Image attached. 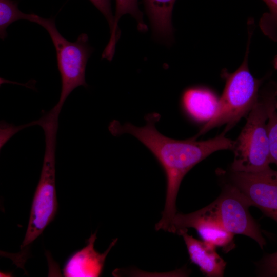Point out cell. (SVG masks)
<instances>
[{"label":"cell","instance_id":"8992f818","mask_svg":"<svg viewBox=\"0 0 277 277\" xmlns=\"http://www.w3.org/2000/svg\"><path fill=\"white\" fill-rule=\"evenodd\" d=\"M210 206L228 231L233 234L250 237L263 248L266 241L248 210L253 205L236 187L231 184L227 185L221 195Z\"/></svg>","mask_w":277,"mask_h":277},{"label":"cell","instance_id":"7a4b0ae2","mask_svg":"<svg viewBox=\"0 0 277 277\" xmlns=\"http://www.w3.org/2000/svg\"><path fill=\"white\" fill-rule=\"evenodd\" d=\"M277 108V83L270 81L260 89L258 100L247 115L246 123L231 150L232 171L260 172L271 164L267 122L271 111Z\"/></svg>","mask_w":277,"mask_h":277},{"label":"cell","instance_id":"6da1fadb","mask_svg":"<svg viewBox=\"0 0 277 277\" xmlns=\"http://www.w3.org/2000/svg\"><path fill=\"white\" fill-rule=\"evenodd\" d=\"M161 118L156 112L148 114L142 127L130 123L121 125L113 120L109 126L112 135L130 134L139 140L153 155L163 168L166 179V195L162 216L155 225L156 230L170 232L176 214V200L185 175L196 164L214 152L231 150L233 141L222 132L214 138L197 141L192 138L180 140L168 137L156 128Z\"/></svg>","mask_w":277,"mask_h":277},{"label":"cell","instance_id":"4fadbf2b","mask_svg":"<svg viewBox=\"0 0 277 277\" xmlns=\"http://www.w3.org/2000/svg\"><path fill=\"white\" fill-rule=\"evenodd\" d=\"M115 12L114 15V27L106 48L109 51H114L115 45L120 36L118 22L120 18L125 14L131 15L136 21L137 28L141 31L147 29V26L143 19V14L140 11L137 0H115Z\"/></svg>","mask_w":277,"mask_h":277},{"label":"cell","instance_id":"d6986e66","mask_svg":"<svg viewBox=\"0 0 277 277\" xmlns=\"http://www.w3.org/2000/svg\"><path fill=\"white\" fill-rule=\"evenodd\" d=\"M273 65L274 66V68L277 70V54L275 55L273 61Z\"/></svg>","mask_w":277,"mask_h":277},{"label":"cell","instance_id":"3957f363","mask_svg":"<svg viewBox=\"0 0 277 277\" xmlns=\"http://www.w3.org/2000/svg\"><path fill=\"white\" fill-rule=\"evenodd\" d=\"M252 32V26H248L246 51L240 66L232 73H229L225 69L222 71L221 75L225 81V85L216 110L194 136L195 138L224 125L226 127L223 132L226 134L241 118L248 115L256 103L264 79L254 77L248 68V57Z\"/></svg>","mask_w":277,"mask_h":277},{"label":"cell","instance_id":"9c48e42d","mask_svg":"<svg viewBox=\"0 0 277 277\" xmlns=\"http://www.w3.org/2000/svg\"><path fill=\"white\" fill-rule=\"evenodd\" d=\"M96 239V233L91 234L87 245L67 260L63 269L65 276L96 277L101 274L106 258L117 239L110 244L103 253H100L95 250L94 244Z\"/></svg>","mask_w":277,"mask_h":277},{"label":"cell","instance_id":"ac0fdd59","mask_svg":"<svg viewBox=\"0 0 277 277\" xmlns=\"http://www.w3.org/2000/svg\"><path fill=\"white\" fill-rule=\"evenodd\" d=\"M104 16L109 26L110 33L113 29L114 16L111 9V0H89Z\"/></svg>","mask_w":277,"mask_h":277},{"label":"cell","instance_id":"30bf717a","mask_svg":"<svg viewBox=\"0 0 277 277\" xmlns=\"http://www.w3.org/2000/svg\"><path fill=\"white\" fill-rule=\"evenodd\" d=\"M181 235L186 244L192 263L210 277L223 276L226 263L216 251V247L199 241L188 233L187 229L176 232Z\"/></svg>","mask_w":277,"mask_h":277},{"label":"cell","instance_id":"8fae6325","mask_svg":"<svg viewBox=\"0 0 277 277\" xmlns=\"http://www.w3.org/2000/svg\"><path fill=\"white\" fill-rule=\"evenodd\" d=\"M219 101L210 89L196 86L183 92L181 103L184 112L190 119L197 123H206L214 114Z\"/></svg>","mask_w":277,"mask_h":277},{"label":"cell","instance_id":"7c38bea8","mask_svg":"<svg viewBox=\"0 0 277 277\" xmlns=\"http://www.w3.org/2000/svg\"><path fill=\"white\" fill-rule=\"evenodd\" d=\"M176 0H143L153 35L159 41L169 44L173 37L172 13Z\"/></svg>","mask_w":277,"mask_h":277},{"label":"cell","instance_id":"9a60e30c","mask_svg":"<svg viewBox=\"0 0 277 277\" xmlns=\"http://www.w3.org/2000/svg\"><path fill=\"white\" fill-rule=\"evenodd\" d=\"M269 11L264 14L259 22L260 29L269 38L277 41V0H263Z\"/></svg>","mask_w":277,"mask_h":277},{"label":"cell","instance_id":"2e32d148","mask_svg":"<svg viewBox=\"0 0 277 277\" xmlns=\"http://www.w3.org/2000/svg\"><path fill=\"white\" fill-rule=\"evenodd\" d=\"M277 108L270 112L267 129L269 144V152L271 163L277 166Z\"/></svg>","mask_w":277,"mask_h":277},{"label":"cell","instance_id":"e0dca14e","mask_svg":"<svg viewBox=\"0 0 277 277\" xmlns=\"http://www.w3.org/2000/svg\"><path fill=\"white\" fill-rule=\"evenodd\" d=\"M260 272L262 276H277V251L266 255L260 263Z\"/></svg>","mask_w":277,"mask_h":277},{"label":"cell","instance_id":"ba28073f","mask_svg":"<svg viewBox=\"0 0 277 277\" xmlns=\"http://www.w3.org/2000/svg\"><path fill=\"white\" fill-rule=\"evenodd\" d=\"M193 228L202 241L215 247L229 251L234 246V234L228 231L217 218L210 205L188 214L176 213L173 220L170 232Z\"/></svg>","mask_w":277,"mask_h":277},{"label":"cell","instance_id":"5bb4252c","mask_svg":"<svg viewBox=\"0 0 277 277\" xmlns=\"http://www.w3.org/2000/svg\"><path fill=\"white\" fill-rule=\"evenodd\" d=\"M28 14L23 13L18 8V2L13 0H0V38L7 36V29L15 21L27 20Z\"/></svg>","mask_w":277,"mask_h":277},{"label":"cell","instance_id":"5b68a950","mask_svg":"<svg viewBox=\"0 0 277 277\" xmlns=\"http://www.w3.org/2000/svg\"><path fill=\"white\" fill-rule=\"evenodd\" d=\"M29 21L45 28L54 46L62 88L59 101L53 108L60 112L66 100L74 89L81 86L88 87L85 70L92 48L86 33L79 35L74 42L66 39L58 31L53 18H43L31 13Z\"/></svg>","mask_w":277,"mask_h":277},{"label":"cell","instance_id":"52a82bcc","mask_svg":"<svg viewBox=\"0 0 277 277\" xmlns=\"http://www.w3.org/2000/svg\"><path fill=\"white\" fill-rule=\"evenodd\" d=\"M230 183L267 216L277 222V170L254 173L231 171Z\"/></svg>","mask_w":277,"mask_h":277},{"label":"cell","instance_id":"277c9868","mask_svg":"<svg viewBox=\"0 0 277 277\" xmlns=\"http://www.w3.org/2000/svg\"><path fill=\"white\" fill-rule=\"evenodd\" d=\"M58 116L48 113L39 119L45 150L40 178L32 201L29 220L21 248L28 246L54 219L57 209L55 187V150Z\"/></svg>","mask_w":277,"mask_h":277}]
</instances>
